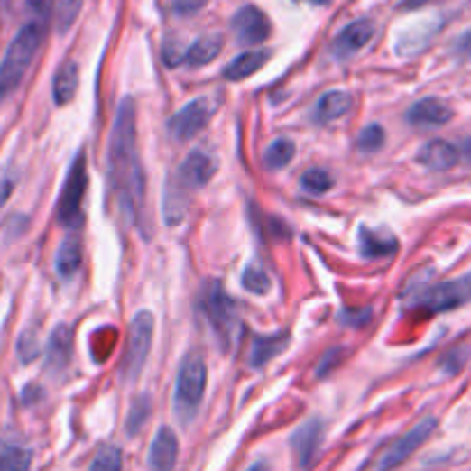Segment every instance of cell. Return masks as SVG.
<instances>
[{
  "mask_svg": "<svg viewBox=\"0 0 471 471\" xmlns=\"http://www.w3.org/2000/svg\"><path fill=\"white\" fill-rule=\"evenodd\" d=\"M109 179L121 197L125 215L143 231L146 225V176L136 151V109L134 100L125 97L115 111L109 143Z\"/></svg>",
  "mask_w": 471,
  "mask_h": 471,
  "instance_id": "6da1fadb",
  "label": "cell"
},
{
  "mask_svg": "<svg viewBox=\"0 0 471 471\" xmlns=\"http://www.w3.org/2000/svg\"><path fill=\"white\" fill-rule=\"evenodd\" d=\"M47 23L49 22L32 19L31 16V19L19 28V32H16L14 40H12L10 47H7L5 58L0 60V97H7V95H12L22 86L23 77H26V72L31 69L40 47H42Z\"/></svg>",
  "mask_w": 471,
  "mask_h": 471,
  "instance_id": "7a4b0ae2",
  "label": "cell"
},
{
  "mask_svg": "<svg viewBox=\"0 0 471 471\" xmlns=\"http://www.w3.org/2000/svg\"><path fill=\"white\" fill-rule=\"evenodd\" d=\"M206 382H208V370L206 361L199 351H189L180 361L179 377H176V392H173V402H176V414L183 423H192L201 407L206 392Z\"/></svg>",
  "mask_w": 471,
  "mask_h": 471,
  "instance_id": "3957f363",
  "label": "cell"
},
{
  "mask_svg": "<svg viewBox=\"0 0 471 471\" xmlns=\"http://www.w3.org/2000/svg\"><path fill=\"white\" fill-rule=\"evenodd\" d=\"M199 308L204 312L206 321L213 328L215 340L220 342L222 349L229 351V346L236 342L238 336V309L236 303L229 299V293L225 291L222 282H208L201 289L199 296Z\"/></svg>",
  "mask_w": 471,
  "mask_h": 471,
  "instance_id": "277c9868",
  "label": "cell"
},
{
  "mask_svg": "<svg viewBox=\"0 0 471 471\" xmlns=\"http://www.w3.org/2000/svg\"><path fill=\"white\" fill-rule=\"evenodd\" d=\"M152 333H155V317L148 309L136 312V317L130 324V333H127V349L123 356V379L125 382H136L142 377L143 365L148 361L152 346Z\"/></svg>",
  "mask_w": 471,
  "mask_h": 471,
  "instance_id": "5b68a950",
  "label": "cell"
},
{
  "mask_svg": "<svg viewBox=\"0 0 471 471\" xmlns=\"http://www.w3.org/2000/svg\"><path fill=\"white\" fill-rule=\"evenodd\" d=\"M86 188H88V171H86V157L84 152H78L74 157L72 167H69L68 180L60 192V201H58V220L63 225H77L81 217V204H84Z\"/></svg>",
  "mask_w": 471,
  "mask_h": 471,
  "instance_id": "8992f818",
  "label": "cell"
},
{
  "mask_svg": "<svg viewBox=\"0 0 471 471\" xmlns=\"http://www.w3.org/2000/svg\"><path fill=\"white\" fill-rule=\"evenodd\" d=\"M437 429V419H425L420 423H416L414 428L409 429L407 435H402L400 439L392 441L382 456L374 462V469L372 471H391L395 466H400L402 462H407L409 457L414 456L416 450L429 439V435Z\"/></svg>",
  "mask_w": 471,
  "mask_h": 471,
  "instance_id": "52a82bcc",
  "label": "cell"
},
{
  "mask_svg": "<svg viewBox=\"0 0 471 471\" xmlns=\"http://www.w3.org/2000/svg\"><path fill=\"white\" fill-rule=\"evenodd\" d=\"M471 300V272L450 282L425 289L419 296V305L428 312H450V309L466 305Z\"/></svg>",
  "mask_w": 471,
  "mask_h": 471,
  "instance_id": "ba28073f",
  "label": "cell"
},
{
  "mask_svg": "<svg viewBox=\"0 0 471 471\" xmlns=\"http://www.w3.org/2000/svg\"><path fill=\"white\" fill-rule=\"evenodd\" d=\"M215 114V102L208 97H197V100L188 102L180 111L169 118V134L176 142H189L192 136L199 134Z\"/></svg>",
  "mask_w": 471,
  "mask_h": 471,
  "instance_id": "9c48e42d",
  "label": "cell"
},
{
  "mask_svg": "<svg viewBox=\"0 0 471 471\" xmlns=\"http://www.w3.org/2000/svg\"><path fill=\"white\" fill-rule=\"evenodd\" d=\"M231 28H234V35L236 40H238V44H243V47H257V44H263L272 32L268 16L254 5H245L236 12L234 19H231Z\"/></svg>",
  "mask_w": 471,
  "mask_h": 471,
  "instance_id": "30bf717a",
  "label": "cell"
},
{
  "mask_svg": "<svg viewBox=\"0 0 471 471\" xmlns=\"http://www.w3.org/2000/svg\"><path fill=\"white\" fill-rule=\"evenodd\" d=\"M215 171H217L215 157L197 148V151L189 152L183 162H180L179 173H176V180H179V183L189 192V189L206 188V185L210 183V179L215 176Z\"/></svg>",
  "mask_w": 471,
  "mask_h": 471,
  "instance_id": "8fae6325",
  "label": "cell"
},
{
  "mask_svg": "<svg viewBox=\"0 0 471 471\" xmlns=\"http://www.w3.org/2000/svg\"><path fill=\"white\" fill-rule=\"evenodd\" d=\"M321 444H324V423L321 420H309L291 435V446L303 469H309L314 465Z\"/></svg>",
  "mask_w": 471,
  "mask_h": 471,
  "instance_id": "7c38bea8",
  "label": "cell"
},
{
  "mask_svg": "<svg viewBox=\"0 0 471 471\" xmlns=\"http://www.w3.org/2000/svg\"><path fill=\"white\" fill-rule=\"evenodd\" d=\"M372 37H374V23H372L370 19H358V22L342 28L340 35H337L336 42H333V53H336L337 58L354 56V53L361 51L365 44H370Z\"/></svg>",
  "mask_w": 471,
  "mask_h": 471,
  "instance_id": "4fadbf2b",
  "label": "cell"
},
{
  "mask_svg": "<svg viewBox=\"0 0 471 471\" xmlns=\"http://www.w3.org/2000/svg\"><path fill=\"white\" fill-rule=\"evenodd\" d=\"M460 146L446 139H432L419 151V162L429 171H448L460 162Z\"/></svg>",
  "mask_w": 471,
  "mask_h": 471,
  "instance_id": "5bb4252c",
  "label": "cell"
},
{
  "mask_svg": "<svg viewBox=\"0 0 471 471\" xmlns=\"http://www.w3.org/2000/svg\"><path fill=\"white\" fill-rule=\"evenodd\" d=\"M453 118V109L439 97H425L416 102L407 114V121L416 127H441Z\"/></svg>",
  "mask_w": 471,
  "mask_h": 471,
  "instance_id": "9a60e30c",
  "label": "cell"
},
{
  "mask_svg": "<svg viewBox=\"0 0 471 471\" xmlns=\"http://www.w3.org/2000/svg\"><path fill=\"white\" fill-rule=\"evenodd\" d=\"M179 460V437L171 428L157 429L155 439L151 446V457L148 465L152 471H171Z\"/></svg>",
  "mask_w": 471,
  "mask_h": 471,
  "instance_id": "2e32d148",
  "label": "cell"
},
{
  "mask_svg": "<svg viewBox=\"0 0 471 471\" xmlns=\"http://www.w3.org/2000/svg\"><path fill=\"white\" fill-rule=\"evenodd\" d=\"M222 49H225V37L217 35V32H208V35L199 37L197 42H192L185 49L183 65H188V68H204V65L213 63L215 58L220 56Z\"/></svg>",
  "mask_w": 471,
  "mask_h": 471,
  "instance_id": "e0dca14e",
  "label": "cell"
},
{
  "mask_svg": "<svg viewBox=\"0 0 471 471\" xmlns=\"http://www.w3.org/2000/svg\"><path fill=\"white\" fill-rule=\"evenodd\" d=\"M72 358V333L65 324H58L49 337L47 346V370L63 372Z\"/></svg>",
  "mask_w": 471,
  "mask_h": 471,
  "instance_id": "ac0fdd59",
  "label": "cell"
},
{
  "mask_svg": "<svg viewBox=\"0 0 471 471\" xmlns=\"http://www.w3.org/2000/svg\"><path fill=\"white\" fill-rule=\"evenodd\" d=\"M349 109H351V97L345 93V90H328V93L321 95L319 102L314 105L312 118L314 123L326 125V123H333L337 121V118H342Z\"/></svg>",
  "mask_w": 471,
  "mask_h": 471,
  "instance_id": "d6986e66",
  "label": "cell"
},
{
  "mask_svg": "<svg viewBox=\"0 0 471 471\" xmlns=\"http://www.w3.org/2000/svg\"><path fill=\"white\" fill-rule=\"evenodd\" d=\"M358 245H361V254L365 259L391 257L398 250V241L388 231H374L365 229V226H363L361 236H358Z\"/></svg>",
  "mask_w": 471,
  "mask_h": 471,
  "instance_id": "ffe728a7",
  "label": "cell"
},
{
  "mask_svg": "<svg viewBox=\"0 0 471 471\" xmlns=\"http://www.w3.org/2000/svg\"><path fill=\"white\" fill-rule=\"evenodd\" d=\"M271 60V51L268 49H254V51H245L241 56H236L225 68V77L229 81H243V78L257 74L263 65Z\"/></svg>",
  "mask_w": 471,
  "mask_h": 471,
  "instance_id": "44dd1931",
  "label": "cell"
},
{
  "mask_svg": "<svg viewBox=\"0 0 471 471\" xmlns=\"http://www.w3.org/2000/svg\"><path fill=\"white\" fill-rule=\"evenodd\" d=\"M188 189L179 183L176 179H169L167 183V192H164V201H162V215L164 222L169 226H176L185 220V213H188Z\"/></svg>",
  "mask_w": 471,
  "mask_h": 471,
  "instance_id": "7402d4cb",
  "label": "cell"
},
{
  "mask_svg": "<svg viewBox=\"0 0 471 471\" xmlns=\"http://www.w3.org/2000/svg\"><path fill=\"white\" fill-rule=\"evenodd\" d=\"M289 345V333H278V336H257L252 340L250 349V365L263 367L268 361L282 354Z\"/></svg>",
  "mask_w": 471,
  "mask_h": 471,
  "instance_id": "603a6c76",
  "label": "cell"
},
{
  "mask_svg": "<svg viewBox=\"0 0 471 471\" xmlns=\"http://www.w3.org/2000/svg\"><path fill=\"white\" fill-rule=\"evenodd\" d=\"M78 88V68L77 63L68 60L58 68L56 77H53V102L58 106H65L74 100Z\"/></svg>",
  "mask_w": 471,
  "mask_h": 471,
  "instance_id": "cb8c5ba5",
  "label": "cell"
},
{
  "mask_svg": "<svg viewBox=\"0 0 471 471\" xmlns=\"http://www.w3.org/2000/svg\"><path fill=\"white\" fill-rule=\"evenodd\" d=\"M81 259H84V245H81V238L77 234L68 236L63 241V245L58 247L56 254V271L63 275V278H72L74 272L81 266Z\"/></svg>",
  "mask_w": 471,
  "mask_h": 471,
  "instance_id": "d4e9b609",
  "label": "cell"
},
{
  "mask_svg": "<svg viewBox=\"0 0 471 471\" xmlns=\"http://www.w3.org/2000/svg\"><path fill=\"white\" fill-rule=\"evenodd\" d=\"M31 462V450L19 444H12V441L0 439V471H28Z\"/></svg>",
  "mask_w": 471,
  "mask_h": 471,
  "instance_id": "484cf974",
  "label": "cell"
},
{
  "mask_svg": "<svg viewBox=\"0 0 471 471\" xmlns=\"http://www.w3.org/2000/svg\"><path fill=\"white\" fill-rule=\"evenodd\" d=\"M293 155H296V143H293L291 139L280 136V139H275V142L266 148L263 162H266V167L271 169V171H280V169H284L291 162Z\"/></svg>",
  "mask_w": 471,
  "mask_h": 471,
  "instance_id": "4316f807",
  "label": "cell"
},
{
  "mask_svg": "<svg viewBox=\"0 0 471 471\" xmlns=\"http://www.w3.org/2000/svg\"><path fill=\"white\" fill-rule=\"evenodd\" d=\"M151 395H139V398L132 402L130 407V414H127V420H125V429H127V435L130 437H136L139 432L143 429V425H146V420L151 419Z\"/></svg>",
  "mask_w": 471,
  "mask_h": 471,
  "instance_id": "83f0119b",
  "label": "cell"
},
{
  "mask_svg": "<svg viewBox=\"0 0 471 471\" xmlns=\"http://www.w3.org/2000/svg\"><path fill=\"white\" fill-rule=\"evenodd\" d=\"M84 0H56V28L58 32H68L77 22Z\"/></svg>",
  "mask_w": 471,
  "mask_h": 471,
  "instance_id": "f1b7e54d",
  "label": "cell"
},
{
  "mask_svg": "<svg viewBox=\"0 0 471 471\" xmlns=\"http://www.w3.org/2000/svg\"><path fill=\"white\" fill-rule=\"evenodd\" d=\"M88 471H123L121 448H118V446H105V448L95 456Z\"/></svg>",
  "mask_w": 471,
  "mask_h": 471,
  "instance_id": "f546056e",
  "label": "cell"
},
{
  "mask_svg": "<svg viewBox=\"0 0 471 471\" xmlns=\"http://www.w3.org/2000/svg\"><path fill=\"white\" fill-rule=\"evenodd\" d=\"M241 282L243 287L252 293H268V289H271V278H268V272L263 271L262 266H257V263H250V266L245 268Z\"/></svg>",
  "mask_w": 471,
  "mask_h": 471,
  "instance_id": "4dcf8cb0",
  "label": "cell"
},
{
  "mask_svg": "<svg viewBox=\"0 0 471 471\" xmlns=\"http://www.w3.org/2000/svg\"><path fill=\"white\" fill-rule=\"evenodd\" d=\"M383 142H386V132H383V127L377 125V123H372L365 130H361V134H358L356 139L358 151L363 152H377L379 148L383 146Z\"/></svg>",
  "mask_w": 471,
  "mask_h": 471,
  "instance_id": "1f68e13d",
  "label": "cell"
},
{
  "mask_svg": "<svg viewBox=\"0 0 471 471\" xmlns=\"http://www.w3.org/2000/svg\"><path fill=\"white\" fill-rule=\"evenodd\" d=\"M300 185L312 194H324L333 188V179H330V173L324 171V169H309V171L303 173Z\"/></svg>",
  "mask_w": 471,
  "mask_h": 471,
  "instance_id": "d6a6232c",
  "label": "cell"
},
{
  "mask_svg": "<svg viewBox=\"0 0 471 471\" xmlns=\"http://www.w3.org/2000/svg\"><path fill=\"white\" fill-rule=\"evenodd\" d=\"M208 5V0H173L171 10L179 16H192Z\"/></svg>",
  "mask_w": 471,
  "mask_h": 471,
  "instance_id": "836d02e7",
  "label": "cell"
},
{
  "mask_svg": "<svg viewBox=\"0 0 471 471\" xmlns=\"http://www.w3.org/2000/svg\"><path fill=\"white\" fill-rule=\"evenodd\" d=\"M37 354H40V345H37L35 336L32 333H23L22 340H19V356H22V361H32Z\"/></svg>",
  "mask_w": 471,
  "mask_h": 471,
  "instance_id": "e575fe53",
  "label": "cell"
},
{
  "mask_svg": "<svg viewBox=\"0 0 471 471\" xmlns=\"http://www.w3.org/2000/svg\"><path fill=\"white\" fill-rule=\"evenodd\" d=\"M26 5L32 19H42V22L51 19V0H26Z\"/></svg>",
  "mask_w": 471,
  "mask_h": 471,
  "instance_id": "d590c367",
  "label": "cell"
},
{
  "mask_svg": "<svg viewBox=\"0 0 471 471\" xmlns=\"http://www.w3.org/2000/svg\"><path fill=\"white\" fill-rule=\"evenodd\" d=\"M12 189H14V176L7 169H0V208L7 204Z\"/></svg>",
  "mask_w": 471,
  "mask_h": 471,
  "instance_id": "8d00e7d4",
  "label": "cell"
},
{
  "mask_svg": "<svg viewBox=\"0 0 471 471\" xmlns=\"http://www.w3.org/2000/svg\"><path fill=\"white\" fill-rule=\"evenodd\" d=\"M340 356H342L340 346H337V349H330L328 354H326V356L321 358L319 370H317V377H326V372H330V370H333V367H336L337 358H340Z\"/></svg>",
  "mask_w": 471,
  "mask_h": 471,
  "instance_id": "74e56055",
  "label": "cell"
},
{
  "mask_svg": "<svg viewBox=\"0 0 471 471\" xmlns=\"http://www.w3.org/2000/svg\"><path fill=\"white\" fill-rule=\"evenodd\" d=\"M456 53L460 58H471V32H465L456 42Z\"/></svg>",
  "mask_w": 471,
  "mask_h": 471,
  "instance_id": "f35d334b",
  "label": "cell"
},
{
  "mask_svg": "<svg viewBox=\"0 0 471 471\" xmlns=\"http://www.w3.org/2000/svg\"><path fill=\"white\" fill-rule=\"evenodd\" d=\"M465 358H469V349L453 351V354H450V358H446V361L453 363V365H450V372H457V370H460L462 363H465Z\"/></svg>",
  "mask_w": 471,
  "mask_h": 471,
  "instance_id": "ab89813d",
  "label": "cell"
},
{
  "mask_svg": "<svg viewBox=\"0 0 471 471\" xmlns=\"http://www.w3.org/2000/svg\"><path fill=\"white\" fill-rule=\"evenodd\" d=\"M425 3H429V0H402L400 7H402V10H419V7H423Z\"/></svg>",
  "mask_w": 471,
  "mask_h": 471,
  "instance_id": "60d3db41",
  "label": "cell"
},
{
  "mask_svg": "<svg viewBox=\"0 0 471 471\" xmlns=\"http://www.w3.org/2000/svg\"><path fill=\"white\" fill-rule=\"evenodd\" d=\"M460 155L465 157L466 162H471V139H465V142H462V146H460Z\"/></svg>",
  "mask_w": 471,
  "mask_h": 471,
  "instance_id": "b9f144b4",
  "label": "cell"
},
{
  "mask_svg": "<svg viewBox=\"0 0 471 471\" xmlns=\"http://www.w3.org/2000/svg\"><path fill=\"white\" fill-rule=\"evenodd\" d=\"M250 471H268V466L262 462V465H254V466H252Z\"/></svg>",
  "mask_w": 471,
  "mask_h": 471,
  "instance_id": "7bdbcfd3",
  "label": "cell"
},
{
  "mask_svg": "<svg viewBox=\"0 0 471 471\" xmlns=\"http://www.w3.org/2000/svg\"><path fill=\"white\" fill-rule=\"evenodd\" d=\"M309 3H314V5H326V3H330V0H309Z\"/></svg>",
  "mask_w": 471,
  "mask_h": 471,
  "instance_id": "ee69618b",
  "label": "cell"
}]
</instances>
